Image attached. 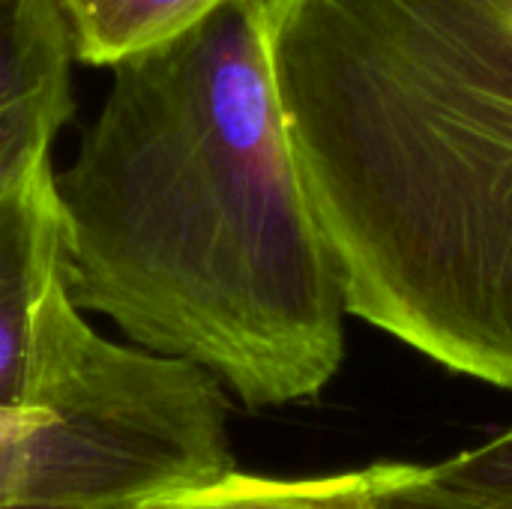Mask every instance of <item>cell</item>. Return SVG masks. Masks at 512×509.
I'll list each match as a JSON object with an SVG mask.
<instances>
[{"mask_svg":"<svg viewBox=\"0 0 512 509\" xmlns=\"http://www.w3.org/2000/svg\"><path fill=\"white\" fill-rule=\"evenodd\" d=\"M72 60L54 0H0V126L60 132L75 105Z\"/></svg>","mask_w":512,"mask_h":509,"instance_id":"obj_5","label":"cell"},{"mask_svg":"<svg viewBox=\"0 0 512 509\" xmlns=\"http://www.w3.org/2000/svg\"><path fill=\"white\" fill-rule=\"evenodd\" d=\"M381 465L330 477H255L231 471L216 483L162 498L147 509H372Z\"/></svg>","mask_w":512,"mask_h":509,"instance_id":"obj_7","label":"cell"},{"mask_svg":"<svg viewBox=\"0 0 512 509\" xmlns=\"http://www.w3.org/2000/svg\"><path fill=\"white\" fill-rule=\"evenodd\" d=\"M57 135L45 126H0V189L48 162Z\"/></svg>","mask_w":512,"mask_h":509,"instance_id":"obj_10","label":"cell"},{"mask_svg":"<svg viewBox=\"0 0 512 509\" xmlns=\"http://www.w3.org/2000/svg\"><path fill=\"white\" fill-rule=\"evenodd\" d=\"M432 474L456 492L512 509V429L483 447L432 465Z\"/></svg>","mask_w":512,"mask_h":509,"instance_id":"obj_8","label":"cell"},{"mask_svg":"<svg viewBox=\"0 0 512 509\" xmlns=\"http://www.w3.org/2000/svg\"><path fill=\"white\" fill-rule=\"evenodd\" d=\"M66 291L246 408L309 402L345 360V294L300 183L267 0H228L111 69L57 174Z\"/></svg>","mask_w":512,"mask_h":509,"instance_id":"obj_1","label":"cell"},{"mask_svg":"<svg viewBox=\"0 0 512 509\" xmlns=\"http://www.w3.org/2000/svg\"><path fill=\"white\" fill-rule=\"evenodd\" d=\"M30 408H0V509H126L234 471L228 402L198 366L105 339L60 282Z\"/></svg>","mask_w":512,"mask_h":509,"instance_id":"obj_3","label":"cell"},{"mask_svg":"<svg viewBox=\"0 0 512 509\" xmlns=\"http://www.w3.org/2000/svg\"><path fill=\"white\" fill-rule=\"evenodd\" d=\"M66 282V225L54 162L0 189V408H30L39 315Z\"/></svg>","mask_w":512,"mask_h":509,"instance_id":"obj_4","label":"cell"},{"mask_svg":"<svg viewBox=\"0 0 512 509\" xmlns=\"http://www.w3.org/2000/svg\"><path fill=\"white\" fill-rule=\"evenodd\" d=\"M126 509H147V507H126Z\"/></svg>","mask_w":512,"mask_h":509,"instance_id":"obj_12","label":"cell"},{"mask_svg":"<svg viewBox=\"0 0 512 509\" xmlns=\"http://www.w3.org/2000/svg\"><path fill=\"white\" fill-rule=\"evenodd\" d=\"M372 509H507L444 486L432 465L381 462Z\"/></svg>","mask_w":512,"mask_h":509,"instance_id":"obj_9","label":"cell"},{"mask_svg":"<svg viewBox=\"0 0 512 509\" xmlns=\"http://www.w3.org/2000/svg\"><path fill=\"white\" fill-rule=\"evenodd\" d=\"M72 57L114 69L123 60L156 51L228 0H54Z\"/></svg>","mask_w":512,"mask_h":509,"instance_id":"obj_6","label":"cell"},{"mask_svg":"<svg viewBox=\"0 0 512 509\" xmlns=\"http://www.w3.org/2000/svg\"><path fill=\"white\" fill-rule=\"evenodd\" d=\"M6 509H30V507H6Z\"/></svg>","mask_w":512,"mask_h":509,"instance_id":"obj_11","label":"cell"},{"mask_svg":"<svg viewBox=\"0 0 512 509\" xmlns=\"http://www.w3.org/2000/svg\"><path fill=\"white\" fill-rule=\"evenodd\" d=\"M348 315L512 393V0H267Z\"/></svg>","mask_w":512,"mask_h":509,"instance_id":"obj_2","label":"cell"}]
</instances>
